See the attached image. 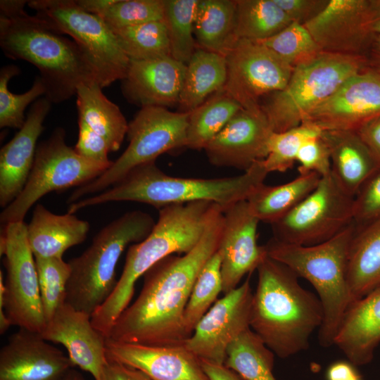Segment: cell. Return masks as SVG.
I'll list each match as a JSON object with an SVG mask.
<instances>
[{"label":"cell","instance_id":"1","mask_svg":"<svg viewBox=\"0 0 380 380\" xmlns=\"http://www.w3.org/2000/svg\"><path fill=\"white\" fill-rule=\"evenodd\" d=\"M223 208L208 224L197 245L182 255H169L144 274L138 297L120 315L107 338L150 346L184 345L189 338L184 314L196 279L218 250Z\"/></svg>","mask_w":380,"mask_h":380},{"label":"cell","instance_id":"2","mask_svg":"<svg viewBox=\"0 0 380 380\" xmlns=\"http://www.w3.org/2000/svg\"><path fill=\"white\" fill-rule=\"evenodd\" d=\"M27 2L0 1V46L4 54L38 69L46 88L45 97L52 103L70 99L82 84L98 83L82 49L42 18L28 14Z\"/></svg>","mask_w":380,"mask_h":380},{"label":"cell","instance_id":"3","mask_svg":"<svg viewBox=\"0 0 380 380\" xmlns=\"http://www.w3.org/2000/svg\"><path fill=\"white\" fill-rule=\"evenodd\" d=\"M257 270L251 329L281 358L308 349L310 336L324 319L317 295L303 288L291 269L268 255Z\"/></svg>","mask_w":380,"mask_h":380},{"label":"cell","instance_id":"4","mask_svg":"<svg viewBox=\"0 0 380 380\" xmlns=\"http://www.w3.org/2000/svg\"><path fill=\"white\" fill-rule=\"evenodd\" d=\"M220 208L203 201L160 209L158 221L148 236L129 246L113 291L91 317L94 327L107 338L118 317L130 304L137 281L162 259L192 250Z\"/></svg>","mask_w":380,"mask_h":380},{"label":"cell","instance_id":"5","mask_svg":"<svg viewBox=\"0 0 380 380\" xmlns=\"http://www.w3.org/2000/svg\"><path fill=\"white\" fill-rule=\"evenodd\" d=\"M268 172L262 161L254 163L243 174L215 179L170 176L156 161L139 165L105 191L69 204L68 213L113 201L146 203L159 210L176 204L210 201L223 208L247 200L261 184Z\"/></svg>","mask_w":380,"mask_h":380},{"label":"cell","instance_id":"6","mask_svg":"<svg viewBox=\"0 0 380 380\" xmlns=\"http://www.w3.org/2000/svg\"><path fill=\"white\" fill-rule=\"evenodd\" d=\"M355 229L353 222L331 239L311 246L289 243L274 237L264 245L269 257L305 279L315 289L324 310L318 339L325 348L334 345L343 316L353 303L347 270Z\"/></svg>","mask_w":380,"mask_h":380},{"label":"cell","instance_id":"7","mask_svg":"<svg viewBox=\"0 0 380 380\" xmlns=\"http://www.w3.org/2000/svg\"><path fill=\"white\" fill-rule=\"evenodd\" d=\"M155 224L148 213L132 210L102 228L91 245L68 262L71 273L65 302L91 317L117 284L116 267L122 253L145 239Z\"/></svg>","mask_w":380,"mask_h":380},{"label":"cell","instance_id":"8","mask_svg":"<svg viewBox=\"0 0 380 380\" xmlns=\"http://www.w3.org/2000/svg\"><path fill=\"white\" fill-rule=\"evenodd\" d=\"M364 70L363 57L322 51L296 66L286 85L265 97L261 109L274 132H285L299 126L346 80Z\"/></svg>","mask_w":380,"mask_h":380},{"label":"cell","instance_id":"9","mask_svg":"<svg viewBox=\"0 0 380 380\" xmlns=\"http://www.w3.org/2000/svg\"><path fill=\"white\" fill-rule=\"evenodd\" d=\"M189 113L167 108H141L128 123L129 145L110 167L93 181L77 187L68 203L108 189L134 167L153 161L167 152L186 148Z\"/></svg>","mask_w":380,"mask_h":380},{"label":"cell","instance_id":"10","mask_svg":"<svg viewBox=\"0 0 380 380\" xmlns=\"http://www.w3.org/2000/svg\"><path fill=\"white\" fill-rule=\"evenodd\" d=\"M27 5L53 29L77 43L103 89L125 77L130 60L99 16L82 9L75 0H31Z\"/></svg>","mask_w":380,"mask_h":380},{"label":"cell","instance_id":"11","mask_svg":"<svg viewBox=\"0 0 380 380\" xmlns=\"http://www.w3.org/2000/svg\"><path fill=\"white\" fill-rule=\"evenodd\" d=\"M110 167L87 160L65 141V131L56 128L37 145L34 164L20 194L0 215L1 222L23 221L28 210L46 194L78 187L101 175Z\"/></svg>","mask_w":380,"mask_h":380},{"label":"cell","instance_id":"12","mask_svg":"<svg viewBox=\"0 0 380 380\" xmlns=\"http://www.w3.org/2000/svg\"><path fill=\"white\" fill-rule=\"evenodd\" d=\"M354 197L331 172L291 212L272 224L274 238L289 243L311 246L334 236L353 222Z\"/></svg>","mask_w":380,"mask_h":380},{"label":"cell","instance_id":"13","mask_svg":"<svg viewBox=\"0 0 380 380\" xmlns=\"http://www.w3.org/2000/svg\"><path fill=\"white\" fill-rule=\"evenodd\" d=\"M5 255L4 310L12 325L41 334L46 324L41 301L35 258L24 221L5 225L0 241Z\"/></svg>","mask_w":380,"mask_h":380},{"label":"cell","instance_id":"14","mask_svg":"<svg viewBox=\"0 0 380 380\" xmlns=\"http://www.w3.org/2000/svg\"><path fill=\"white\" fill-rule=\"evenodd\" d=\"M224 89L243 109H261L262 101L281 90L293 68L258 41L238 39L225 56Z\"/></svg>","mask_w":380,"mask_h":380},{"label":"cell","instance_id":"15","mask_svg":"<svg viewBox=\"0 0 380 380\" xmlns=\"http://www.w3.org/2000/svg\"><path fill=\"white\" fill-rule=\"evenodd\" d=\"M253 295L248 277L213 305L184 346L200 360L224 365L229 345L250 327Z\"/></svg>","mask_w":380,"mask_h":380},{"label":"cell","instance_id":"16","mask_svg":"<svg viewBox=\"0 0 380 380\" xmlns=\"http://www.w3.org/2000/svg\"><path fill=\"white\" fill-rule=\"evenodd\" d=\"M322 51L364 57L374 34L370 0H329L326 8L303 25Z\"/></svg>","mask_w":380,"mask_h":380},{"label":"cell","instance_id":"17","mask_svg":"<svg viewBox=\"0 0 380 380\" xmlns=\"http://www.w3.org/2000/svg\"><path fill=\"white\" fill-rule=\"evenodd\" d=\"M379 115L380 75L363 70L346 80L303 122H309L322 131H356Z\"/></svg>","mask_w":380,"mask_h":380},{"label":"cell","instance_id":"18","mask_svg":"<svg viewBox=\"0 0 380 380\" xmlns=\"http://www.w3.org/2000/svg\"><path fill=\"white\" fill-rule=\"evenodd\" d=\"M260 221L251 213L246 200L223 209V224L218 251L221 254L222 293L239 286L267 255L265 246L258 243Z\"/></svg>","mask_w":380,"mask_h":380},{"label":"cell","instance_id":"19","mask_svg":"<svg viewBox=\"0 0 380 380\" xmlns=\"http://www.w3.org/2000/svg\"><path fill=\"white\" fill-rule=\"evenodd\" d=\"M262 109H241L203 149L217 167L248 170L267 154L273 133Z\"/></svg>","mask_w":380,"mask_h":380},{"label":"cell","instance_id":"20","mask_svg":"<svg viewBox=\"0 0 380 380\" xmlns=\"http://www.w3.org/2000/svg\"><path fill=\"white\" fill-rule=\"evenodd\" d=\"M74 367L39 334L20 329L0 350V380H63Z\"/></svg>","mask_w":380,"mask_h":380},{"label":"cell","instance_id":"21","mask_svg":"<svg viewBox=\"0 0 380 380\" xmlns=\"http://www.w3.org/2000/svg\"><path fill=\"white\" fill-rule=\"evenodd\" d=\"M41 337L63 345L74 366L100 380L108 358L106 338L92 325L91 316L65 302L46 323Z\"/></svg>","mask_w":380,"mask_h":380},{"label":"cell","instance_id":"22","mask_svg":"<svg viewBox=\"0 0 380 380\" xmlns=\"http://www.w3.org/2000/svg\"><path fill=\"white\" fill-rule=\"evenodd\" d=\"M108 360L140 370L151 380H210L200 359L184 345L150 346L106 338Z\"/></svg>","mask_w":380,"mask_h":380},{"label":"cell","instance_id":"23","mask_svg":"<svg viewBox=\"0 0 380 380\" xmlns=\"http://www.w3.org/2000/svg\"><path fill=\"white\" fill-rule=\"evenodd\" d=\"M186 65L170 56L130 61L121 90L126 100L141 108L178 106Z\"/></svg>","mask_w":380,"mask_h":380},{"label":"cell","instance_id":"24","mask_svg":"<svg viewBox=\"0 0 380 380\" xmlns=\"http://www.w3.org/2000/svg\"><path fill=\"white\" fill-rule=\"evenodd\" d=\"M52 103L45 96L34 102L23 127L0 151V205L6 208L20 194L32 170L37 140Z\"/></svg>","mask_w":380,"mask_h":380},{"label":"cell","instance_id":"25","mask_svg":"<svg viewBox=\"0 0 380 380\" xmlns=\"http://www.w3.org/2000/svg\"><path fill=\"white\" fill-rule=\"evenodd\" d=\"M379 343L380 287L350 304L334 340V345L355 366L369 363Z\"/></svg>","mask_w":380,"mask_h":380},{"label":"cell","instance_id":"26","mask_svg":"<svg viewBox=\"0 0 380 380\" xmlns=\"http://www.w3.org/2000/svg\"><path fill=\"white\" fill-rule=\"evenodd\" d=\"M321 137L330 154L331 175L349 195L380 170V162L356 131L324 130Z\"/></svg>","mask_w":380,"mask_h":380},{"label":"cell","instance_id":"27","mask_svg":"<svg viewBox=\"0 0 380 380\" xmlns=\"http://www.w3.org/2000/svg\"><path fill=\"white\" fill-rule=\"evenodd\" d=\"M89 229L87 221L74 214L57 215L38 203L27 224V240L34 258H63L68 248L86 239Z\"/></svg>","mask_w":380,"mask_h":380},{"label":"cell","instance_id":"28","mask_svg":"<svg viewBox=\"0 0 380 380\" xmlns=\"http://www.w3.org/2000/svg\"><path fill=\"white\" fill-rule=\"evenodd\" d=\"M97 83L80 84L76 91L78 122L86 125L107 143L110 152L120 148L128 123L119 107L103 93Z\"/></svg>","mask_w":380,"mask_h":380},{"label":"cell","instance_id":"29","mask_svg":"<svg viewBox=\"0 0 380 380\" xmlns=\"http://www.w3.org/2000/svg\"><path fill=\"white\" fill-rule=\"evenodd\" d=\"M347 278L353 302L380 287V220L356 226L349 248Z\"/></svg>","mask_w":380,"mask_h":380},{"label":"cell","instance_id":"30","mask_svg":"<svg viewBox=\"0 0 380 380\" xmlns=\"http://www.w3.org/2000/svg\"><path fill=\"white\" fill-rule=\"evenodd\" d=\"M226 81V57L197 46L186 65L179 111L191 112L222 89Z\"/></svg>","mask_w":380,"mask_h":380},{"label":"cell","instance_id":"31","mask_svg":"<svg viewBox=\"0 0 380 380\" xmlns=\"http://www.w3.org/2000/svg\"><path fill=\"white\" fill-rule=\"evenodd\" d=\"M321 177L315 172L299 174L294 179L277 186L263 183L246 200L253 215L271 225L278 222L317 186Z\"/></svg>","mask_w":380,"mask_h":380},{"label":"cell","instance_id":"32","mask_svg":"<svg viewBox=\"0 0 380 380\" xmlns=\"http://www.w3.org/2000/svg\"><path fill=\"white\" fill-rule=\"evenodd\" d=\"M236 0H199L194 37L198 47L226 56L235 37Z\"/></svg>","mask_w":380,"mask_h":380},{"label":"cell","instance_id":"33","mask_svg":"<svg viewBox=\"0 0 380 380\" xmlns=\"http://www.w3.org/2000/svg\"><path fill=\"white\" fill-rule=\"evenodd\" d=\"M241 109L224 88L214 94L189 112L186 148L204 149Z\"/></svg>","mask_w":380,"mask_h":380},{"label":"cell","instance_id":"34","mask_svg":"<svg viewBox=\"0 0 380 380\" xmlns=\"http://www.w3.org/2000/svg\"><path fill=\"white\" fill-rule=\"evenodd\" d=\"M274 355L249 327L229 345L224 365L244 380H276Z\"/></svg>","mask_w":380,"mask_h":380},{"label":"cell","instance_id":"35","mask_svg":"<svg viewBox=\"0 0 380 380\" xmlns=\"http://www.w3.org/2000/svg\"><path fill=\"white\" fill-rule=\"evenodd\" d=\"M293 23L274 0H236V39L261 41Z\"/></svg>","mask_w":380,"mask_h":380},{"label":"cell","instance_id":"36","mask_svg":"<svg viewBox=\"0 0 380 380\" xmlns=\"http://www.w3.org/2000/svg\"><path fill=\"white\" fill-rule=\"evenodd\" d=\"M130 61L170 56L168 32L164 20L112 30Z\"/></svg>","mask_w":380,"mask_h":380},{"label":"cell","instance_id":"37","mask_svg":"<svg viewBox=\"0 0 380 380\" xmlns=\"http://www.w3.org/2000/svg\"><path fill=\"white\" fill-rule=\"evenodd\" d=\"M199 0H164L170 56L186 65L197 48L194 23Z\"/></svg>","mask_w":380,"mask_h":380},{"label":"cell","instance_id":"38","mask_svg":"<svg viewBox=\"0 0 380 380\" xmlns=\"http://www.w3.org/2000/svg\"><path fill=\"white\" fill-rule=\"evenodd\" d=\"M220 292H222L221 254L217 250L199 272L184 310V327L189 337L200 319L217 300Z\"/></svg>","mask_w":380,"mask_h":380},{"label":"cell","instance_id":"39","mask_svg":"<svg viewBox=\"0 0 380 380\" xmlns=\"http://www.w3.org/2000/svg\"><path fill=\"white\" fill-rule=\"evenodd\" d=\"M18 67L14 65L4 66L0 70V127L20 129L25 123L26 108L38 99L45 96L46 86L39 75L29 90L17 94L8 89L10 80L20 73Z\"/></svg>","mask_w":380,"mask_h":380},{"label":"cell","instance_id":"40","mask_svg":"<svg viewBox=\"0 0 380 380\" xmlns=\"http://www.w3.org/2000/svg\"><path fill=\"white\" fill-rule=\"evenodd\" d=\"M321 132L318 127L305 122L285 132H273L268 143L267 156L261 160L267 172H284L293 167L303 142L319 136Z\"/></svg>","mask_w":380,"mask_h":380},{"label":"cell","instance_id":"41","mask_svg":"<svg viewBox=\"0 0 380 380\" xmlns=\"http://www.w3.org/2000/svg\"><path fill=\"white\" fill-rule=\"evenodd\" d=\"M44 315L47 323L65 302L70 264L63 258H34Z\"/></svg>","mask_w":380,"mask_h":380},{"label":"cell","instance_id":"42","mask_svg":"<svg viewBox=\"0 0 380 380\" xmlns=\"http://www.w3.org/2000/svg\"><path fill=\"white\" fill-rule=\"evenodd\" d=\"M258 42L293 68L322 52L308 30L295 22L274 36Z\"/></svg>","mask_w":380,"mask_h":380},{"label":"cell","instance_id":"43","mask_svg":"<svg viewBox=\"0 0 380 380\" xmlns=\"http://www.w3.org/2000/svg\"><path fill=\"white\" fill-rule=\"evenodd\" d=\"M99 17L111 30L163 20L164 0H115Z\"/></svg>","mask_w":380,"mask_h":380},{"label":"cell","instance_id":"44","mask_svg":"<svg viewBox=\"0 0 380 380\" xmlns=\"http://www.w3.org/2000/svg\"><path fill=\"white\" fill-rule=\"evenodd\" d=\"M353 213V222L357 227L380 220V170L355 195Z\"/></svg>","mask_w":380,"mask_h":380},{"label":"cell","instance_id":"45","mask_svg":"<svg viewBox=\"0 0 380 380\" xmlns=\"http://www.w3.org/2000/svg\"><path fill=\"white\" fill-rule=\"evenodd\" d=\"M299 174L315 172L321 177L331 172L329 148L321 137L310 138L303 142L297 156Z\"/></svg>","mask_w":380,"mask_h":380},{"label":"cell","instance_id":"46","mask_svg":"<svg viewBox=\"0 0 380 380\" xmlns=\"http://www.w3.org/2000/svg\"><path fill=\"white\" fill-rule=\"evenodd\" d=\"M78 127L76 152L87 160L110 167L113 161L108 158L110 151L106 141L84 123L78 122Z\"/></svg>","mask_w":380,"mask_h":380},{"label":"cell","instance_id":"47","mask_svg":"<svg viewBox=\"0 0 380 380\" xmlns=\"http://www.w3.org/2000/svg\"><path fill=\"white\" fill-rule=\"evenodd\" d=\"M292 22L305 25L318 15L329 0H274Z\"/></svg>","mask_w":380,"mask_h":380},{"label":"cell","instance_id":"48","mask_svg":"<svg viewBox=\"0 0 380 380\" xmlns=\"http://www.w3.org/2000/svg\"><path fill=\"white\" fill-rule=\"evenodd\" d=\"M100 380H151L139 369L117 361L108 360L105 364Z\"/></svg>","mask_w":380,"mask_h":380},{"label":"cell","instance_id":"49","mask_svg":"<svg viewBox=\"0 0 380 380\" xmlns=\"http://www.w3.org/2000/svg\"><path fill=\"white\" fill-rule=\"evenodd\" d=\"M356 132L380 162V115L365 122Z\"/></svg>","mask_w":380,"mask_h":380},{"label":"cell","instance_id":"50","mask_svg":"<svg viewBox=\"0 0 380 380\" xmlns=\"http://www.w3.org/2000/svg\"><path fill=\"white\" fill-rule=\"evenodd\" d=\"M327 380H362L356 366L349 360L331 363L326 371Z\"/></svg>","mask_w":380,"mask_h":380},{"label":"cell","instance_id":"51","mask_svg":"<svg viewBox=\"0 0 380 380\" xmlns=\"http://www.w3.org/2000/svg\"><path fill=\"white\" fill-rule=\"evenodd\" d=\"M201 367L210 380H244L224 365L200 360Z\"/></svg>","mask_w":380,"mask_h":380},{"label":"cell","instance_id":"52","mask_svg":"<svg viewBox=\"0 0 380 380\" xmlns=\"http://www.w3.org/2000/svg\"><path fill=\"white\" fill-rule=\"evenodd\" d=\"M363 58L364 70L380 75V36H374Z\"/></svg>","mask_w":380,"mask_h":380},{"label":"cell","instance_id":"53","mask_svg":"<svg viewBox=\"0 0 380 380\" xmlns=\"http://www.w3.org/2000/svg\"><path fill=\"white\" fill-rule=\"evenodd\" d=\"M75 1L84 11L99 16L115 0H75Z\"/></svg>","mask_w":380,"mask_h":380},{"label":"cell","instance_id":"54","mask_svg":"<svg viewBox=\"0 0 380 380\" xmlns=\"http://www.w3.org/2000/svg\"><path fill=\"white\" fill-rule=\"evenodd\" d=\"M370 27L374 35L380 36V0H370Z\"/></svg>","mask_w":380,"mask_h":380},{"label":"cell","instance_id":"55","mask_svg":"<svg viewBox=\"0 0 380 380\" xmlns=\"http://www.w3.org/2000/svg\"><path fill=\"white\" fill-rule=\"evenodd\" d=\"M63 380H86L83 375L78 371L71 369Z\"/></svg>","mask_w":380,"mask_h":380}]
</instances>
